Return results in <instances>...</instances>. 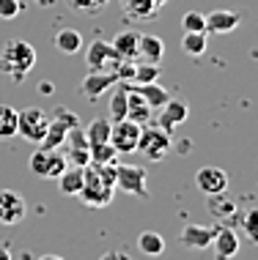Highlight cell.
Returning <instances> with one entry per match:
<instances>
[{"label":"cell","instance_id":"1","mask_svg":"<svg viewBox=\"0 0 258 260\" xmlns=\"http://www.w3.org/2000/svg\"><path fill=\"white\" fill-rule=\"evenodd\" d=\"M33 66H36V50L27 41L14 39L9 44H3V50H0V72L6 77H14L17 82H22Z\"/></svg>","mask_w":258,"mask_h":260},{"label":"cell","instance_id":"2","mask_svg":"<svg viewBox=\"0 0 258 260\" xmlns=\"http://www.w3.org/2000/svg\"><path fill=\"white\" fill-rule=\"evenodd\" d=\"M77 198L85 203V206H91V208H104L107 203H113L116 186L107 184L94 165H85V178H82V189H80Z\"/></svg>","mask_w":258,"mask_h":260},{"label":"cell","instance_id":"3","mask_svg":"<svg viewBox=\"0 0 258 260\" xmlns=\"http://www.w3.org/2000/svg\"><path fill=\"white\" fill-rule=\"evenodd\" d=\"M50 126V115L39 107H25L17 112V135H22L27 143H41V137L47 135Z\"/></svg>","mask_w":258,"mask_h":260},{"label":"cell","instance_id":"4","mask_svg":"<svg viewBox=\"0 0 258 260\" xmlns=\"http://www.w3.org/2000/svg\"><path fill=\"white\" fill-rule=\"evenodd\" d=\"M146 167L137 165H116V189L135 198H149V189H146Z\"/></svg>","mask_w":258,"mask_h":260},{"label":"cell","instance_id":"5","mask_svg":"<svg viewBox=\"0 0 258 260\" xmlns=\"http://www.w3.org/2000/svg\"><path fill=\"white\" fill-rule=\"evenodd\" d=\"M31 173L33 175H39V178H58L61 173L66 170V165H69V159L64 156V153H58V151H47V148H39L36 153L31 156Z\"/></svg>","mask_w":258,"mask_h":260},{"label":"cell","instance_id":"6","mask_svg":"<svg viewBox=\"0 0 258 260\" xmlns=\"http://www.w3.org/2000/svg\"><path fill=\"white\" fill-rule=\"evenodd\" d=\"M85 63H88V72H116V66L121 63L118 52L113 50L110 41H91L88 50H85Z\"/></svg>","mask_w":258,"mask_h":260},{"label":"cell","instance_id":"7","mask_svg":"<svg viewBox=\"0 0 258 260\" xmlns=\"http://www.w3.org/2000/svg\"><path fill=\"white\" fill-rule=\"evenodd\" d=\"M140 123L129 121V118H121V121H113L110 126V145L118 153H132L137 151V140H140Z\"/></svg>","mask_w":258,"mask_h":260},{"label":"cell","instance_id":"8","mask_svg":"<svg viewBox=\"0 0 258 260\" xmlns=\"http://www.w3.org/2000/svg\"><path fill=\"white\" fill-rule=\"evenodd\" d=\"M137 151H143L149 159H162L170 151V135L159 126H149L146 123L140 129V140H137Z\"/></svg>","mask_w":258,"mask_h":260},{"label":"cell","instance_id":"9","mask_svg":"<svg viewBox=\"0 0 258 260\" xmlns=\"http://www.w3.org/2000/svg\"><path fill=\"white\" fill-rule=\"evenodd\" d=\"M27 214V203L14 189H0V224H19Z\"/></svg>","mask_w":258,"mask_h":260},{"label":"cell","instance_id":"10","mask_svg":"<svg viewBox=\"0 0 258 260\" xmlns=\"http://www.w3.org/2000/svg\"><path fill=\"white\" fill-rule=\"evenodd\" d=\"M195 186L200 189L204 194L209 198H214V194H225L228 189V173L220 170V167H200L198 173H195Z\"/></svg>","mask_w":258,"mask_h":260},{"label":"cell","instance_id":"11","mask_svg":"<svg viewBox=\"0 0 258 260\" xmlns=\"http://www.w3.org/2000/svg\"><path fill=\"white\" fill-rule=\"evenodd\" d=\"M116 82H118L116 72H88V77L82 80V85H80V93L85 96L88 102H96L102 93H107Z\"/></svg>","mask_w":258,"mask_h":260},{"label":"cell","instance_id":"12","mask_svg":"<svg viewBox=\"0 0 258 260\" xmlns=\"http://www.w3.org/2000/svg\"><path fill=\"white\" fill-rule=\"evenodd\" d=\"M214 233H217V228H209V224H184L179 233V241L190 249H206L212 247Z\"/></svg>","mask_w":258,"mask_h":260},{"label":"cell","instance_id":"13","mask_svg":"<svg viewBox=\"0 0 258 260\" xmlns=\"http://www.w3.org/2000/svg\"><path fill=\"white\" fill-rule=\"evenodd\" d=\"M187 115H190V107H187V102H181V99H168L162 104V112H159V121L157 126L159 129H165L170 135L176 126H181L187 121Z\"/></svg>","mask_w":258,"mask_h":260},{"label":"cell","instance_id":"14","mask_svg":"<svg viewBox=\"0 0 258 260\" xmlns=\"http://www.w3.org/2000/svg\"><path fill=\"white\" fill-rule=\"evenodd\" d=\"M64 145H69V156H66V159L77 161V167H85V165H91L88 140H85V132H82L80 126H74V129H69V132H66Z\"/></svg>","mask_w":258,"mask_h":260},{"label":"cell","instance_id":"15","mask_svg":"<svg viewBox=\"0 0 258 260\" xmlns=\"http://www.w3.org/2000/svg\"><path fill=\"white\" fill-rule=\"evenodd\" d=\"M242 17L236 11H228V9H214L212 14L206 17V30L209 33H217V36H225V33H234L239 27Z\"/></svg>","mask_w":258,"mask_h":260},{"label":"cell","instance_id":"16","mask_svg":"<svg viewBox=\"0 0 258 260\" xmlns=\"http://www.w3.org/2000/svg\"><path fill=\"white\" fill-rule=\"evenodd\" d=\"M212 247H214V257L217 260H234V255L239 252V236H236V230L222 224V228H217V233H214Z\"/></svg>","mask_w":258,"mask_h":260},{"label":"cell","instance_id":"17","mask_svg":"<svg viewBox=\"0 0 258 260\" xmlns=\"http://www.w3.org/2000/svg\"><path fill=\"white\" fill-rule=\"evenodd\" d=\"M151 112H154V110L146 104V99L135 90V85H129V82H127V118H129V121H135V123H140V126H146L151 121Z\"/></svg>","mask_w":258,"mask_h":260},{"label":"cell","instance_id":"18","mask_svg":"<svg viewBox=\"0 0 258 260\" xmlns=\"http://www.w3.org/2000/svg\"><path fill=\"white\" fill-rule=\"evenodd\" d=\"M165 58V44H162V39L154 36V33H143L140 39H137V60H143V63H157L159 66V60Z\"/></svg>","mask_w":258,"mask_h":260},{"label":"cell","instance_id":"19","mask_svg":"<svg viewBox=\"0 0 258 260\" xmlns=\"http://www.w3.org/2000/svg\"><path fill=\"white\" fill-rule=\"evenodd\" d=\"M137 39H140L137 30H118L110 44H113V50L118 52L121 60H135L137 58Z\"/></svg>","mask_w":258,"mask_h":260},{"label":"cell","instance_id":"20","mask_svg":"<svg viewBox=\"0 0 258 260\" xmlns=\"http://www.w3.org/2000/svg\"><path fill=\"white\" fill-rule=\"evenodd\" d=\"M82 178H85V167H77V165L66 167V170L58 175V189L64 194H69V198H74L82 189Z\"/></svg>","mask_w":258,"mask_h":260},{"label":"cell","instance_id":"21","mask_svg":"<svg viewBox=\"0 0 258 260\" xmlns=\"http://www.w3.org/2000/svg\"><path fill=\"white\" fill-rule=\"evenodd\" d=\"M55 47L64 55H77L82 50V33L74 27H64V30L55 33Z\"/></svg>","mask_w":258,"mask_h":260},{"label":"cell","instance_id":"22","mask_svg":"<svg viewBox=\"0 0 258 260\" xmlns=\"http://www.w3.org/2000/svg\"><path fill=\"white\" fill-rule=\"evenodd\" d=\"M135 90L143 96L146 104H149L151 110H162V104L170 99V93L162 85H157V82H149V85H135Z\"/></svg>","mask_w":258,"mask_h":260},{"label":"cell","instance_id":"23","mask_svg":"<svg viewBox=\"0 0 258 260\" xmlns=\"http://www.w3.org/2000/svg\"><path fill=\"white\" fill-rule=\"evenodd\" d=\"M137 249L149 257H159L165 252V238L159 233H154V230H146V233L137 236Z\"/></svg>","mask_w":258,"mask_h":260},{"label":"cell","instance_id":"24","mask_svg":"<svg viewBox=\"0 0 258 260\" xmlns=\"http://www.w3.org/2000/svg\"><path fill=\"white\" fill-rule=\"evenodd\" d=\"M110 126L113 121L110 118H94L85 129V140L88 145H99V143H110Z\"/></svg>","mask_w":258,"mask_h":260},{"label":"cell","instance_id":"25","mask_svg":"<svg viewBox=\"0 0 258 260\" xmlns=\"http://www.w3.org/2000/svg\"><path fill=\"white\" fill-rule=\"evenodd\" d=\"M129 9V17L135 19H151L157 17V9L165 3V0H124Z\"/></svg>","mask_w":258,"mask_h":260},{"label":"cell","instance_id":"26","mask_svg":"<svg viewBox=\"0 0 258 260\" xmlns=\"http://www.w3.org/2000/svg\"><path fill=\"white\" fill-rule=\"evenodd\" d=\"M206 44H209L206 33H184L181 36V52L190 55V58H200L206 52Z\"/></svg>","mask_w":258,"mask_h":260},{"label":"cell","instance_id":"27","mask_svg":"<svg viewBox=\"0 0 258 260\" xmlns=\"http://www.w3.org/2000/svg\"><path fill=\"white\" fill-rule=\"evenodd\" d=\"M159 80V66L157 63H135V74H132V85H149Z\"/></svg>","mask_w":258,"mask_h":260},{"label":"cell","instance_id":"28","mask_svg":"<svg viewBox=\"0 0 258 260\" xmlns=\"http://www.w3.org/2000/svg\"><path fill=\"white\" fill-rule=\"evenodd\" d=\"M17 135V110L9 104H0V140Z\"/></svg>","mask_w":258,"mask_h":260},{"label":"cell","instance_id":"29","mask_svg":"<svg viewBox=\"0 0 258 260\" xmlns=\"http://www.w3.org/2000/svg\"><path fill=\"white\" fill-rule=\"evenodd\" d=\"M91 151V165H113L118 151L110 143H99V145H88Z\"/></svg>","mask_w":258,"mask_h":260},{"label":"cell","instance_id":"30","mask_svg":"<svg viewBox=\"0 0 258 260\" xmlns=\"http://www.w3.org/2000/svg\"><path fill=\"white\" fill-rule=\"evenodd\" d=\"M127 118V85L116 88L110 96V121H121Z\"/></svg>","mask_w":258,"mask_h":260},{"label":"cell","instance_id":"31","mask_svg":"<svg viewBox=\"0 0 258 260\" xmlns=\"http://www.w3.org/2000/svg\"><path fill=\"white\" fill-rule=\"evenodd\" d=\"M181 30L184 33H206V14L204 11H187L181 17Z\"/></svg>","mask_w":258,"mask_h":260},{"label":"cell","instance_id":"32","mask_svg":"<svg viewBox=\"0 0 258 260\" xmlns=\"http://www.w3.org/2000/svg\"><path fill=\"white\" fill-rule=\"evenodd\" d=\"M22 14L19 0H0V19H17Z\"/></svg>","mask_w":258,"mask_h":260},{"label":"cell","instance_id":"33","mask_svg":"<svg viewBox=\"0 0 258 260\" xmlns=\"http://www.w3.org/2000/svg\"><path fill=\"white\" fill-rule=\"evenodd\" d=\"M245 230H247L250 241L258 244V208H253V211H250V214L245 216Z\"/></svg>","mask_w":258,"mask_h":260},{"label":"cell","instance_id":"34","mask_svg":"<svg viewBox=\"0 0 258 260\" xmlns=\"http://www.w3.org/2000/svg\"><path fill=\"white\" fill-rule=\"evenodd\" d=\"M214 214L217 216H225V214H234V203H222V200H217V194H214Z\"/></svg>","mask_w":258,"mask_h":260},{"label":"cell","instance_id":"35","mask_svg":"<svg viewBox=\"0 0 258 260\" xmlns=\"http://www.w3.org/2000/svg\"><path fill=\"white\" fill-rule=\"evenodd\" d=\"M72 6H77V9H94V6H102L107 3V0H69Z\"/></svg>","mask_w":258,"mask_h":260},{"label":"cell","instance_id":"36","mask_svg":"<svg viewBox=\"0 0 258 260\" xmlns=\"http://www.w3.org/2000/svg\"><path fill=\"white\" fill-rule=\"evenodd\" d=\"M0 260H11V249L6 244H0Z\"/></svg>","mask_w":258,"mask_h":260},{"label":"cell","instance_id":"37","mask_svg":"<svg viewBox=\"0 0 258 260\" xmlns=\"http://www.w3.org/2000/svg\"><path fill=\"white\" fill-rule=\"evenodd\" d=\"M99 260H121V255H118V252H107V255H102Z\"/></svg>","mask_w":258,"mask_h":260},{"label":"cell","instance_id":"38","mask_svg":"<svg viewBox=\"0 0 258 260\" xmlns=\"http://www.w3.org/2000/svg\"><path fill=\"white\" fill-rule=\"evenodd\" d=\"M39 88H41V93H52V85H50V82H41Z\"/></svg>","mask_w":258,"mask_h":260},{"label":"cell","instance_id":"39","mask_svg":"<svg viewBox=\"0 0 258 260\" xmlns=\"http://www.w3.org/2000/svg\"><path fill=\"white\" fill-rule=\"evenodd\" d=\"M39 260H64V257H58V255H41Z\"/></svg>","mask_w":258,"mask_h":260},{"label":"cell","instance_id":"40","mask_svg":"<svg viewBox=\"0 0 258 260\" xmlns=\"http://www.w3.org/2000/svg\"><path fill=\"white\" fill-rule=\"evenodd\" d=\"M36 3H39V6H50L52 0H36Z\"/></svg>","mask_w":258,"mask_h":260}]
</instances>
